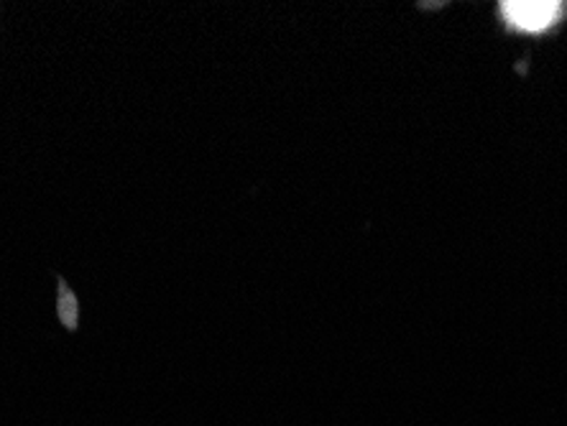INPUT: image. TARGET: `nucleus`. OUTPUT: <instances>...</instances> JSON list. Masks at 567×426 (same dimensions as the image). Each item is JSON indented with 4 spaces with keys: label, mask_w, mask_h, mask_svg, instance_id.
I'll return each instance as SVG.
<instances>
[{
    "label": "nucleus",
    "mask_w": 567,
    "mask_h": 426,
    "mask_svg": "<svg viewBox=\"0 0 567 426\" xmlns=\"http://www.w3.org/2000/svg\"><path fill=\"white\" fill-rule=\"evenodd\" d=\"M504 15L512 27L522 31H542L553 27L557 13H560V3H549V0H512V3H504Z\"/></svg>",
    "instance_id": "f257e3e1"
}]
</instances>
